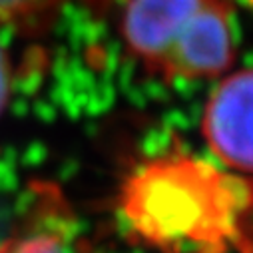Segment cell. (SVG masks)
<instances>
[{
  "label": "cell",
  "mask_w": 253,
  "mask_h": 253,
  "mask_svg": "<svg viewBox=\"0 0 253 253\" xmlns=\"http://www.w3.org/2000/svg\"><path fill=\"white\" fill-rule=\"evenodd\" d=\"M251 208L253 183L177 152L144 162L120 192L128 233L160 253H225Z\"/></svg>",
  "instance_id": "1"
},
{
  "label": "cell",
  "mask_w": 253,
  "mask_h": 253,
  "mask_svg": "<svg viewBox=\"0 0 253 253\" xmlns=\"http://www.w3.org/2000/svg\"><path fill=\"white\" fill-rule=\"evenodd\" d=\"M202 132L221 164L253 173V68L233 72L213 90Z\"/></svg>",
  "instance_id": "2"
},
{
  "label": "cell",
  "mask_w": 253,
  "mask_h": 253,
  "mask_svg": "<svg viewBox=\"0 0 253 253\" xmlns=\"http://www.w3.org/2000/svg\"><path fill=\"white\" fill-rule=\"evenodd\" d=\"M210 2L211 0H128L122 16V38L146 68L160 74L175 44Z\"/></svg>",
  "instance_id": "3"
},
{
  "label": "cell",
  "mask_w": 253,
  "mask_h": 253,
  "mask_svg": "<svg viewBox=\"0 0 253 253\" xmlns=\"http://www.w3.org/2000/svg\"><path fill=\"white\" fill-rule=\"evenodd\" d=\"M233 56L235 40L229 8L221 0H211L175 44L160 76L166 80L219 76L231 66Z\"/></svg>",
  "instance_id": "4"
},
{
  "label": "cell",
  "mask_w": 253,
  "mask_h": 253,
  "mask_svg": "<svg viewBox=\"0 0 253 253\" xmlns=\"http://www.w3.org/2000/svg\"><path fill=\"white\" fill-rule=\"evenodd\" d=\"M0 253H90L74 213L56 187L40 183Z\"/></svg>",
  "instance_id": "5"
},
{
  "label": "cell",
  "mask_w": 253,
  "mask_h": 253,
  "mask_svg": "<svg viewBox=\"0 0 253 253\" xmlns=\"http://www.w3.org/2000/svg\"><path fill=\"white\" fill-rule=\"evenodd\" d=\"M46 0H0V24L38 10Z\"/></svg>",
  "instance_id": "6"
},
{
  "label": "cell",
  "mask_w": 253,
  "mask_h": 253,
  "mask_svg": "<svg viewBox=\"0 0 253 253\" xmlns=\"http://www.w3.org/2000/svg\"><path fill=\"white\" fill-rule=\"evenodd\" d=\"M8 100H10V66L2 46H0V116L6 110Z\"/></svg>",
  "instance_id": "7"
}]
</instances>
